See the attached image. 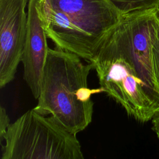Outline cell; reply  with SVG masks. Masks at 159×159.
Returning a JSON list of instances; mask_svg holds the SVG:
<instances>
[{
	"instance_id": "1",
	"label": "cell",
	"mask_w": 159,
	"mask_h": 159,
	"mask_svg": "<svg viewBox=\"0 0 159 159\" xmlns=\"http://www.w3.org/2000/svg\"><path fill=\"white\" fill-rule=\"evenodd\" d=\"M77 55L55 47L49 48L43 67L38 112L52 116L72 134L84 130L91 122L93 94L102 88L91 89L88 78L93 65L84 64Z\"/></svg>"
},
{
	"instance_id": "2",
	"label": "cell",
	"mask_w": 159,
	"mask_h": 159,
	"mask_svg": "<svg viewBox=\"0 0 159 159\" xmlns=\"http://www.w3.org/2000/svg\"><path fill=\"white\" fill-rule=\"evenodd\" d=\"M48 38L57 47L90 63L121 15L106 0H39Z\"/></svg>"
},
{
	"instance_id": "3",
	"label": "cell",
	"mask_w": 159,
	"mask_h": 159,
	"mask_svg": "<svg viewBox=\"0 0 159 159\" xmlns=\"http://www.w3.org/2000/svg\"><path fill=\"white\" fill-rule=\"evenodd\" d=\"M1 159H83L80 142L52 116L34 109L10 123L3 137Z\"/></svg>"
},
{
	"instance_id": "4",
	"label": "cell",
	"mask_w": 159,
	"mask_h": 159,
	"mask_svg": "<svg viewBox=\"0 0 159 159\" xmlns=\"http://www.w3.org/2000/svg\"><path fill=\"white\" fill-rule=\"evenodd\" d=\"M103 92L138 122L152 120L159 97L141 76L104 42L91 62Z\"/></svg>"
},
{
	"instance_id": "5",
	"label": "cell",
	"mask_w": 159,
	"mask_h": 159,
	"mask_svg": "<svg viewBox=\"0 0 159 159\" xmlns=\"http://www.w3.org/2000/svg\"><path fill=\"white\" fill-rule=\"evenodd\" d=\"M158 25L157 8L126 14L121 16L110 37L122 56L159 97L152 62Z\"/></svg>"
},
{
	"instance_id": "6",
	"label": "cell",
	"mask_w": 159,
	"mask_h": 159,
	"mask_svg": "<svg viewBox=\"0 0 159 159\" xmlns=\"http://www.w3.org/2000/svg\"><path fill=\"white\" fill-rule=\"evenodd\" d=\"M27 0H0V87L11 82L25 42Z\"/></svg>"
},
{
	"instance_id": "7",
	"label": "cell",
	"mask_w": 159,
	"mask_h": 159,
	"mask_svg": "<svg viewBox=\"0 0 159 159\" xmlns=\"http://www.w3.org/2000/svg\"><path fill=\"white\" fill-rule=\"evenodd\" d=\"M39 1L29 2L26 37L21 58L24 80L35 99L40 94L42 73L49 48L48 37L38 9Z\"/></svg>"
},
{
	"instance_id": "8",
	"label": "cell",
	"mask_w": 159,
	"mask_h": 159,
	"mask_svg": "<svg viewBox=\"0 0 159 159\" xmlns=\"http://www.w3.org/2000/svg\"><path fill=\"white\" fill-rule=\"evenodd\" d=\"M121 16L132 12L156 9L159 0H106Z\"/></svg>"
},
{
	"instance_id": "9",
	"label": "cell",
	"mask_w": 159,
	"mask_h": 159,
	"mask_svg": "<svg viewBox=\"0 0 159 159\" xmlns=\"http://www.w3.org/2000/svg\"><path fill=\"white\" fill-rule=\"evenodd\" d=\"M152 62L155 84L159 94V25L153 45Z\"/></svg>"
},
{
	"instance_id": "10",
	"label": "cell",
	"mask_w": 159,
	"mask_h": 159,
	"mask_svg": "<svg viewBox=\"0 0 159 159\" xmlns=\"http://www.w3.org/2000/svg\"><path fill=\"white\" fill-rule=\"evenodd\" d=\"M9 124L10 119L6 111L2 106H1L0 112V139L3 137Z\"/></svg>"
},
{
	"instance_id": "11",
	"label": "cell",
	"mask_w": 159,
	"mask_h": 159,
	"mask_svg": "<svg viewBox=\"0 0 159 159\" xmlns=\"http://www.w3.org/2000/svg\"><path fill=\"white\" fill-rule=\"evenodd\" d=\"M152 129L159 140V111L154 115L152 119Z\"/></svg>"
},
{
	"instance_id": "12",
	"label": "cell",
	"mask_w": 159,
	"mask_h": 159,
	"mask_svg": "<svg viewBox=\"0 0 159 159\" xmlns=\"http://www.w3.org/2000/svg\"><path fill=\"white\" fill-rule=\"evenodd\" d=\"M157 16H158V17L159 18V6L157 8Z\"/></svg>"
}]
</instances>
